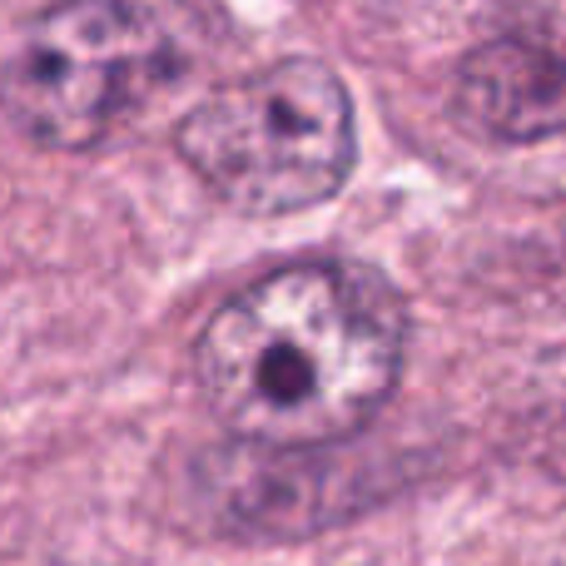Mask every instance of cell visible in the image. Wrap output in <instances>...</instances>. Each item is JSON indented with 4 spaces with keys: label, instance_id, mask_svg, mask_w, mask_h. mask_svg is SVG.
<instances>
[{
    "label": "cell",
    "instance_id": "cell-1",
    "mask_svg": "<svg viewBox=\"0 0 566 566\" xmlns=\"http://www.w3.org/2000/svg\"><path fill=\"white\" fill-rule=\"evenodd\" d=\"M398 293L358 264H289L239 289L205 323L195 373L234 438L323 448L358 432L402 373Z\"/></svg>",
    "mask_w": 566,
    "mask_h": 566
},
{
    "label": "cell",
    "instance_id": "cell-2",
    "mask_svg": "<svg viewBox=\"0 0 566 566\" xmlns=\"http://www.w3.org/2000/svg\"><path fill=\"white\" fill-rule=\"evenodd\" d=\"M199 50L185 0H60L6 55L0 109L40 149H99L175 90Z\"/></svg>",
    "mask_w": 566,
    "mask_h": 566
},
{
    "label": "cell",
    "instance_id": "cell-3",
    "mask_svg": "<svg viewBox=\"0 0 566 566\" xmlns=\"http://www.w3.org/2000/svg\"><path fill=\"white\" fill-rule=\"evenodd\" d=\"M185 165L229 209L279 219L343 189L358 155L348 85L323 60H279L209 90L175 129Z\"/></svg>",
    "mask_w": 566,
    "mask_h": 566
},
{
    "label": "cell",
    "instance_id": "cell-4",
    "mask_svg": "<svg viewBox=\"0 0 566 566\" xmlns=\"http://www.w3.org/2000/svg\"><path fill=\"white\" fill-rule=\"evenodd\" d=\"M458 115L502 145H532L566 129V60L517 40L482 35L458 65Z\"/></svg>",
    "mask_w": 566,
    "mask_h": 566
},
{
    "label": "cell",
    "instance_id": "cell-5",
    "mask_svg": "<svg viewBox=\"0 0 566 566\" xmlns=\"http://www.w3.org/2000/svg\"><path fill=\"white\" fill-rule=\"evenodd\" d=\"M482 15V35L517 40L527 50L566 60V0H468Z\"/></svg>",
    "mask_w": 566,
    "mask_h": 566
}]
</instances>
